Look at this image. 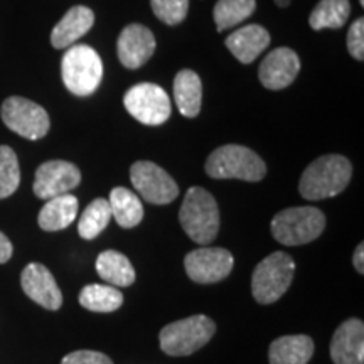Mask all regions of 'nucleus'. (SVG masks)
Returning <instances> with one entry per match:
<instances>
[{
    "instance_id": "1",
    "label": "nucleus",
    "mask_w": 364,
    "mask_h": 364,
    "mask_svg": "<svg viewBox=\"0 0 364 364\" xmlns=\"http://www.w3.org/2000/svg\"><path fill=\"white\" fill-rule=\"evenodd\" d=\"M353 177V166L338 154L322 156L307 166L299 182V193L309 201L334 198L348 188Z\"/></svg>"
},
{
    "instance_id": "2",
    "label": "nucleus",
    "mask_w": 364,
    "mask_h": 364,
    "mask_svg": "<svg viewBox=\"0 0 364 364\" xmlns=\"http://www.w3.org/2000/svg\"><path fill=\"white\" fill-rule=\"evenodd\" d=\"M179 221L186 235L196 243H213L220 233V208L216 199L206 189L194 186L184 196Z\"/></svg>"
},
{
    "instance_id": "3",
    "label": "nucleus",
    "mask_w": 364,
    "mask_h": 364,
    "mask_svg": "<svg viewBox=\"0 0 364 364\" xmlns=\"http://www.w3.org/2000/svg\"><path fill=\"white\" fill-rule=\"evenodd\" d=\"M206 174L213 179H240L258 182L267 176L263 159L245 145H221L209 154Z\"/></svg>"
},
{
    "instance_id": "4",
    "label": "nucleus",
    "mask_w": 364,
    "mask_h": 364,
    "mask_svg": "<svg viewBox=\"0 0 364 364\" xmlns=\"http://www.w3.org/2000/svg\"><path fill=\"white\" fill-rule=\"evenodd\" d=\"M63 83L76 97H90L103 78L102 58L86 44H73L61 61Z\"/></svg>"
},
{
    "instance_id": "5",
    "label": "nucleus",
    "mask_w": 364,
    "mask_h": 364,
    "mask_svg": "<svg viewBox=\"0 0 364 364\" xmlns=\"http://www.w3.org/2000/svg\"><path fill=\"white\" fill-rule=\"evenodd\" d=\"M326 228V216L314 206L289 208L272 220V236L285 247H299L317 240Z\"/></svg>"
},
{
    "instance_id": "6",
    "label": "nucleus",
    "mask_w": 364,
    "mask_h": 364,
    "mask_svg": "<svg viewBox=\"0 0 364 364\" xmlns=\"http://www.w3.org/2000/svg\"><path fill=\"white\" fill-rule=\"evenodd\" d=\"M216 324L208 316H191L167 324L159 334L161 349L169 356H191L211 341Z\"/></svg>"
},
{
    "instance_id": "7",
    "label": "nucleus",
    "mask_w": 364,
    "mask_h": 364,
    "mask_svg": "<svg viewBox=\"0 0 364 364\" xmlns=\"http://www.w3.org/2000/svg\"><path fill=\"white\" fill-rule=\"evenodd\" d=\"M295 262L289 253L275 252L255 267L252 275V294L263 306L284 297L294 280Z\"/></svg>"
},
{
    "instance_id": "8",
    "label": "nucleus",
    "mask_w": 364,
    "mask_h": 364,
    "mask_svg": "<svg viewBox=\"0 0 364 364\" xmlns=\"http://www.w3.org/2000/svg\"><path fill=\"white\" fill-rule=\"evenodd\" d=\"M125 110L144 125H162L169 120L172 107L169 95L156 83H139L124 97Z\"/></svg>"
},
{
    "instance_id": "9",
    "label": "nucleus",
    "mask_w": 364,
    "mask_h": 364,
    "mask_svg": "<svg viewBox=\"0 0 364 364\" xmlns=\"http://www.w3.org/2000/svg\"><path fill=\"white\" fill-rule=\"evenodd\" d=\"M0 115L7 129L27 140L43 139L48 135L49 127H51L48 112L41 105L22 97L7 98L2 103Z\"/></svg>"
},
{
    "instance_id": "10",
    "label": "nucleus",
    "mask_w": 364,
    "mask_h": 364,
    "mask_svg": "<svg viewBox=\"0 0 364 364\" xmlns=\"http://www.w3.org/2000/svg\"><path fill=\"white\" fill-rule=\"evenodd\" d=\"M130 179L134 188L147 203L169 204L179 196L177 182L157 164L139 161L130 167Z\"/></svg>"
},
{
    "instance_id": "11",
    "label": "nucleus",
    "mask_w": 364,
    "mask_h": 364,
    "mask_svg": "<svg viewBox=\"0 0 364 364\" xmlns=\"http://www.w3.org/2000/svg\"><path fill=\"white\" fill-rule=\"evenodd\" d=\"M233 255L225 248H198L184 258L186 273L196 284H216L225 280L233 270Z\"/></svg>"
},
{
    "instance_id": "12",
    "label": "nucleus",
    "mask_w": 364,
    "mask_h": 364,
    "mask_svg": "<svg viewBox=\"0 0 364 364\" xmlns=\"http://www.w3.org/2000/svg\"><path fill=\"white\" fill-rule=\"evenodd\" d=\"M81 182V172L75 164L68 161H49L41 164L36 171L34 194L39 199H53L58 196L70 194L78 188Z\"/></svg>"
},
{
    "instance_id": "13",
    "label": "nucleus",
    "mask_w": 364,
    "mask_h": 364,
    "mask_svg": "<svg viewBox=\"0 0 364 364\" xmlns=\"http://www.w3.org/2000/svg\"><path fill=\"white\" fill-rule=\"evenodd\" d=\"M157 43L152 31L142 24H129L117 41V54L120 63L129 70L144 66L156 53Z\"/></svg>"
},
{
    "instance_id": "14",
    "label": "nucleus",
    "mask_w": 364,
    "mask_h": 364,
    "mask_svg": "<svg viewBox=\"0 0 364 364\" xmlns=\"http://www.w3.org/2000/svg\"><path fill=\"white\" fill-rule=\"evenodd\" d=\"M300 59L290 48H277L263 58L258 68V78L267 90H284L297 78Z\"/></svg>"
},
{
    "instance_id": "15",
    "label": "nucleus",
    "mask_w": 364,
    "mask_h": 364,
    "mask_svg": "<svg viewBox=\"0 0 364 364\" xmlns=\"http://www.w3.org/2000/svg\"><path fill=\"white\" fill-rule=\"evenodd\" d=\"M21 285L27 297L48 311H58L63 306V294L53 273L41 263H29L22 270Z\"/></svg>"
},
{
    "instance_id": "16",
    "label": "nucleus",
    "mask_w": 364,
    "mask_h": 364,
    "mask_svg": "<svg viewBox=\"0 0 364 364\" xmlns=\"http://www.w3.org/2000/svg\"><path fill=\"white\" fill-rule=\"evenodd\" d=\"M331 358L334 364L364 363V324L359 318H348L336 329L331 341Z\"/></svg>"
},
{
    "instance_id": "17",
    "label": "nucleus",
    "mask_w": 364,
    "mask_h": 364,
    "mask_svg": "<svg viewBox=\"0 0 364 364\" xmlns=\"http://www.w3.org/2000/svg\"><path fill=\"white\" fill-rule=\"evenodd\" d=\"M225 44L240 63L250 65L268 48L270 33L260 24H250L228 36Z\"/></svg>"
},
{
    "instance_id": "18",
    "label": "nucleus",
    "mask_w": 364,
    "mask_h": 364,
    "mask_svg": "<svg viewBox=\"0 0 364 364\" xmlns=\"http://www.w3.org/2000/svg\"><path fill=\"white\" fill-rule=\"evenodd\" d=\"M95 24V14L85 6H75L54 26L51 44L56 49H66L88 33Z\"/></svg>"
},
{
    "instance_id": "19",
    "label": "nucleus",
    "mask_w": 364,
    "mask_h": 364,
    "mask_svg": "<svg viewBox=\"0 0 364 364\" xmlns=\"http://www.w3.org/2000/svg\"><path fill=\"white\" fill-rule=\"evenodd\" d=\"M312 338L306 334L282 336L270 344L268 361L270 364H309L314 356Z\"/></svg>"
},
{
    "instance_id": "20",
    "label": "nucleus",
    "mask_w": 364,
    "mask_h": 364,
    "mask_svg": "<svg viewBox=\"0 0 364 364\" xmlns=\"http://www.w3.org/2000/svg\"><path fill=\"white\" fill-rule=\"evenodd\" d=\"M174 100L181 115L196 118L201 112L203 83L199 75L193 70H182L174 80Z\"/></svg>"
},
{
    "instance_id": "21",
    "label": "nucleus",
    "mask_w": 364,
    "mask_h": 364,
    "mask_svg": "<svg viewBox=\"0 0 364 364\" xmlns=\"http://www.w3.org/2000/svg\"><path fill=\"white\" fill-rule=\"evenodd\" d=\"M78 216V199L73 194H63L48 199L39 211L38 223L44 231H61Z\"/></svg>"
},
{
    "instance_id": "22",
    "label": "nucleus",
    "mask_w": 364,
    "mask_h": 364,
    "mask_svg": "<svg viewBox=\"0 0 364 364\" xmlns=\"http://www.w3.org/2000/svg\"><path fill=\"white\" fill-rule=\"evenodd\" d=\"M97 272L102 280L113 287H130L135 282L134 265L124 253L115 250H107L98 255Z\"/></svg>"
},
{
    "instance_id": "23",
    "label": "nucleus",
    "mask_w": 364,
    "mask_h": 364,
    "mask_svg": "<svg viewBox=\"0 0 364 364\" xmlns=\"http://www.w3.org/2000/svg\"><path fill=\"white\" fill-rule=\"evenodd\" d=\"M112 218H115L118 226L130 228L139 226L144 220V206L140 198L127 188H113L110 193Z\"/></svg>"
},
{
    "instance_id": "24",
    "label": "nucleus",
    "mask_w": 364,
    "mask_h": 364,
    "mask_svg": "<svg viewBox=\"0 0 364 364\" xmlns=\"http://www.w3.org/2000/svg\"><path fill=\"white\" fill-rule=\"evenodd\" d=\"M81 307L91 312H115L124 304V294L113 285L91 284L80 292Z\"/></svg>"
},
{
    "instance_id": "25",
    "label": "nucleus",
    "mask_w": 364,
    "mask_h": 364,
    "mask_svg": "<svg viewBox=\"0 0 364 364\" xmlns=\"http://www.w3.org/2000/svg\"><path fill=\"white\" fill-rule=\"evenodd\" d=\"M351 4L349 0H321L309 17L314 31L341 29L349 19Z\"/></svg>"
},
{
    "instance_id": "26",
    "label": "nucleus",
    "mask_w": 364,
    "mask_h": 364,
    "mask_svg": "<svg viewBox=\"0 0 364 364\" xmlns=\"http://www.w3.org/2000/svg\"><path fill=\"white\" fill-rule=\"evenodd\" d=\"M112 220V209L108 199L98 198L85 209L78 221V233L83 240H95L103 233Z\"/></svg>"
},
{
    "instance_id": "27",
    "label": "nucleus",
    "mask_w": 364,
    "mask_h": 364,
    "mask_svg": "<svg viewBox=\"0 0 364 364\" xmlns=\"http://www.w3.org/2000/svg\"><path fill=\"white\" fill-rule=\"evenodd\" d=\"M255 9H257L255 0H218L215 11H213L216 29L223 33L230 27L241 24L252 16Z\"/></svg>"
},
{
    "instance_id": "28",
    "label": "nucleus",
    "mask_w": 364,
    "mask_h": 364,
    "mask_svg": "<svg viewBox=\"0 0 364 364\" xmlns=\"http://www.w3.org/2000/svg\"><path fill=\"white\" fill-rule=\"evenodd\" d=\"M21 184V169L16 152L7 145H0V199L16 193Z\"/></svg>"
},
{
    "instance_id": "29",
    "label": "nucleus",
    "mask_w": 364,
    "mask_h": 364,
    "mask_svg": "<svg viewBox=\"0 0 364 364\" xmlns=\"http://www.w3.org/2000/svg\"><path fill=\"white\" fill-rule=\"evenodd\" d=\"M150 6L159 21L167 26H177L188 16L189 0H150Z\"/></svg>"
},
{
    "instance_id": "30",
    "label": "nucleus",
    "mask_w": 364,
    "mask_h": 364,
    "mask_svg": "<svg viewBox=\"0 0 364 364\" xmlns=\"http://www.w3.org/2000/svg\"><path fill=\"white\" fill-rule=\"evenodd\" d=\"M348 51L354 59H364V19L359 17L348 31Z\"/></svg>"
},
{
    "instance_id": "31",
    "label": "nucleus",
    "mask_w": 364,
    "mask_h": 364,
    "mask_svg": "<svg viewBox=\"0 0 364 364\" xmlns=\"http://www.w3.org/2000/svg\"><path fill=\"white\" fill-rule=\"evenodd\" d=\"M61 364H113V361L103 353L81 349V351H73L66 354L63 358Z\"/></svg>"
},
{
    "instance_id": "32",
    "label": "nucleus",
    "mask_w": 364,
    "mask_h": 364,
    "mask_svg": "<svg viewBox=\"0 0 364 364\" xmlns=\"http://www.w3.org/2000/svg\"><path fill=\"white\" fill-rule=\"evenodd\" d=\"M12 252H14V248H12L11 240H9L7 236L0 231V263H7L9 260H11Z\"/></svg>"
},
{
    "instance_id": "33",
    "label": "nucleus",
    "mask_w": 364,
    "mask_h": 364,
    "mask_svg": "<svg viewBox=\"0 0 364 364\" xmlns=\"http://www.w3.org/2000/svg\"><path fill=\"white\" fill-rule=\"evenodd\" d=\"M364 245L359 243L358 248L354 250V257H353V263H354V268H356L359 275H363L364 273Z\"/></svg>"
},
{
    "instance_id": "34",
    "label": "nucleus",
    "mask_w": 364,
    "mask_h": 364,
    "mask_svg": "<svg viewBox=\"0 0 364 364\" xmlns=\"http://www.w3.org/2000/svg\"><path fill=\"white\" fill-rule=\"evenodd\" d=\"M275 4L279 7H289L290 6V0H275Z\"/></svg>"
},
{
    "instance_id": "35",
    "label": "nucleus",
    "mask_w": 364,
    "mask_h": 364,
    "mask_svg": "<svg viewBox=\"0 0 364 364\" xmlns=\"http://www.w3.org/2000/svg\"><path fill=\"white\" fill-rule=\"evenodd\" d=\"M359 4H361V7L364 6V0H359Z\"/></svg>"
}]
</instances>
